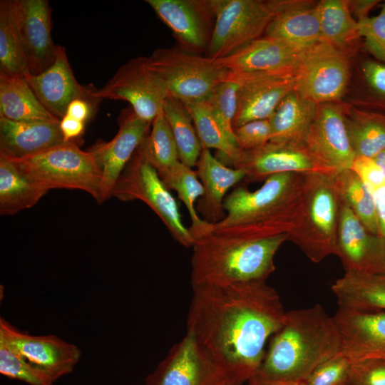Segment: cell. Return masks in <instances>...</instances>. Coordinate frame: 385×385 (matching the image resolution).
<instances>
[{
	"mask_svg": "<svg viewBox=\"0 0 385 385\" xmlns=\"http://www.w3.org/2000/svg\"><path fill=\"white\" fill-rule=\"evenodd\" d=\"M187 334L227 385H242L259 369L267 341L286 312L266 282L192 287Z\"/></svg>",
	"mask_w": 385,
	"mask_h": 385,
	"instance_id": "6da1fadb",
	"label": "cell"
},
{
	"mask_svg": "<svg viewBox=\"0 0 385 385\" xmlns=\"http://www.w3.org/2000/svg\"><path fill=\"white\" fill-rule=\"evenodd\" d=\"M269 342L255 375L301 384L320 364L339 353L342 340L333 317L316 304L286 312L282 326Z\"/></svg>",
	"mask_w": 385,
	"mask_h": 385,
	"instance_id": "7a4b0ae2",
	"label": "cell"
},
{
	"mask_svg": "<svg viewBox=\"0 0 385 385\" xmlns=\"http://www.w3.org/2000/svg\"><path fill=\"white\" fill-rule=\"evenodd\" d=\"M308 174H274L254 191L236 186L225 198V216L212 230L253 237L287 234L300 208Z\"/></svg>",
	"mask_w": 385,
	"mask_h": 385,
	"instance_id": "3957f363",
	"label": "cell"
},
{
	"mask_svg": "<svg viewBox=\"0 0 385 385\" xmlns=\"http://www.w3.org/2000/svg\"><path fill=\"white\" fill-rule=\"evenodd\" d=\"M287 240L286 233L253 237L212 230L192 247V287L266 282L275 270L276 252Z\"/></svg>",
	"mask_w": 385,
	"mask_h": 385,
	"instance_id": "277c9868",
	"label": "cell"
},
{
	"mask_svg": "<svg viewBox=\"0 0 385 385\" xmlns=\"http://www.w3.org/2000/svg\"><path fill=\"white\" fill-rule=\"evenodd\" d=\"M334 175H307L300 208L287 233L288 240L297 245L314 263L336 252L340 199Z\"/></svg>",
	"mask_w": 385,
	"mask_h": 385,
	"instance_id": "5b68a950",
	"label": "cell"
},
{
	"mask_svg": "<svg viewBox=\"0 0 385 385\" xmlns=\"http://www.w3.org/2000/svg\"><path fill=\"white\" fill-rule=\"evenodd\" d=\"M6 158V157H5ZM42 188L81 190L103 202L102 176L93 153L68 142L21 159H10Z\"/></svg>",
	"mask_w": 385,
	"mask_h": 385,
	"instance_id": "8992f818",
	"label": "cell"
},
{
	"mask_svg": "<svg viewBox=\"0 0 385 385\" xmlns=\"http://www.w3.org/2000/svg\"><path fill=\"white\" fill-rule=\"evenodd\" d=\"M147 58L150 69L165 84L168 96L184 103L206 101L229 73L215 60L179 46L158 48Z\"/></svg>",
	"mask_w": 385,
	"mask_h": 385,
	"instance_id": "52a82bcc",
	"label": "cell"
},
{
	"mask_svg": "<svg viewBox=\"0 0 385 385\" xmlns=\"http://www.w3.org/2000/svg\"><path fill=\"white\" fill-rule=\"evenodd\" d=\"M292 0H212L215 21L205 56L227 57L261 38L274 16Z\"/></svg>",
	"mask_w": 385,
	"mask_h": 385,
	"instance_id": "ba28073f",
	"label": "cell"
},
{
	"mask_svg": "<svg viewBox=\"0 0 385 385\" xmlns=\"http://www.w3.org/2000/svg\"><path fill=\"white\" fill-rule=\"evenodd\" d=\"M112 196L122 201L144 202L178 243L186 247L195 245V240L183 222L175 199L147 159L140 145L118 179Z\"/></svg>",
	"mask_w": 385,
	"mask_h": 385,
	"instance_id": "9c48e42d",
	"label": "cell"
},
{
	"mask_svg": "<svg viewBox=\"0 0 385 385\" xmlns=\"http://www.w3.org/2000/svg\"><path fill=\"white\" fill-rule=\"evenodd\" d=\"M349 53V48L319 41L304 51L294 90L317 104L337 102L348 83Z\"/></svg>",
	"mask_w": 385,
	"mask_h": 385,
	"instance_id": "30bf717a",
	"label": "cell"
},
{
	"mask_svg": "<svg viewBox=\"0 0 385 385\" xmlns=\"http://www.w3.org/2000/svg\"><path fill=\"white\" fill-rule=\"evenodd\" d=\"M168 96L165 84L150 69L145 56L128 61L95 93L98 100L127 101L136 115L150 123L163 111Z\"/></svg>",
	"mask_w": 385,
	"mask_h": 385,
	"instance_id": "8fae6325",
	"label": "cell"
},
{
	"mask_svg": "<svg viewBox=\"0 0 385 385\" xmlns=\"http://www.w3.org/2000/svg\"><path fill=\"white\" fill-rule=\"evenodd\" d=\"M314 160L330 174L351 169L356 155L349 138L344 107L337 102L317 104L305 146Z\"/></svg>",
	"mask_w": 385,
	"mask_h": 385,
	"instance_id": "7c38bea8",
	"label": "cell"
},
{
	"mask_svg": "<svg viewBox=\"0 0 385 385\" xmlns=\"http://www.w3.org/2000/svg\"><path fill=\"white\" fill-rule=\"evenodd\" d=\"M31 75H38L55 61L51 38V8L46 0H7Z\"/></svg>",
	"mask_w": 385,
	"mask_h": 385,
	"instance_id": "4fadbf2b",
	"label": "cell"
},
{
	"mask_svg": "<svg viewBox=\"0 0 385 385\" xmlns=\"http://www.w3.org/2000/svg\"><path fill=\"white\" fill-rule=\"evenodd\" d=\"M171 30L178 46L205 55L214 29L212 0H146Z\"/></svg>",
	"mask_w": 385,
	"mask_h": 385,
	"instance_id": "5bb4252c",
	"label": "cell"
},
{
	"mask_svg": "<svg viewBox=\"0 0 385 385\" xmlns=\"http://www.w3.org/2000/svg\"><path fill=\"white\" fill-rule=\"evenodd\" d=\"M0 339L32 364L46 371L56 381L71 373L78 364L81 349L58 337L34 336L0 318Z\"/></svg>",
	"mask_w": 385,
	"mask_h": 385,
	"instance_id": "9a60e30c",
	"label": "cell"
},
{
	"mask_svg": "<svg viewBox=\"0 0 385 385\" xmlns=\"http://www.w3.org/2000/svg\"><path fill=\"white\" fill-rule=\"evenodd\" d=\"M335 255L345 272H385V237L371 233L341 200Z\"/></svg>",
	"mask_w": 385,
	"mask_h": 385,
	"instance_id": "2e32d148",
	"label": "cell"
},
{
	"mask_svg": "<svg viewBox=\"0 0 385 385\" xmlns=\"http://www.w3.org/2000/svg\"><path fill=\"white\" fill-rule=\"evenodd\" d=\"M333 318L342 340L339 354L351 362L385 360V311L339 306Z\"/></svg>",
	"mask_w": 385,
	"mask_h": 385,
	"instance_id": "e0dca14e",
	"label": "cell"
},
{
	"mask_svg": "<svg viewBox=\"0 0 385 385\" xmlns=\"http://www.w3.org/2000/svg\"><path fill=\"white\" fill-rule=\"evenodd\" d=\"M25 79L43 108L59 120L76 99L86 100L94 106L100 101L95 96L96 88L82 86L77 81L66 48L60 45H57L56 59L51 67Z\"/></svg>",
	"mask_w": 385,
	"mask_h": 385,
	"instance_id": "ac0fdd59",
	"label": "cell"
},
{
	"mask_svg": "<svg viewBox=\"0 0 385 385\" xmlns=\"http://www.w3.org/2000/svg\"><path fill=\"white\" fill-rule=\"evenodd\" d=\"M306 50L263 36L231 55L215 61L230 73L296 76Z\"/></svg>",
	"mask_w": 385,
	"mask_h": 385,
	"instance_id": "d6986e66",
	"label": "cell"
},
{
	"mask_svg": "<svg viewBox=\"0 0 385 385\" xmlns=\"http://www.w3.org/2000/svg\"><path fill=\"white\" fill-rule=\"evenodd\" d=\"M151 123L129 108L119 116V129L111 140L99 143L91 149L101 173L104 200L112 197L118 179L150 132Z\"/></svg>",
	"mask_w": 385,
	"mask_h": 385,
	"instance_id": "ffe728a7",
	"label": "cell"
},
{
	"mask_svg": "<svg viewBox=\"0 0 385 385\" xmlns=\"http://www.w3.org/2000/svg\"><path fill=\"white\" fill-rule=\"evenodd\" d=\"M240 84L235 128L247 122L269 119L281 101L294 89L295 76L228 73Z\"/></svg>",
	"mask_w": 385,
	"mask_h": 385,
	"instance_id": "44dd1931",
	"label": "cell"
},
{
	"mask_svg": "<svg viewBox=\"0 0 385 385\" xmlns=\"http://www.w3.org/2000/svg\"><path fill=\"white\" fill-rule=\"evenodd\" d=\"M144 385H227L186 333L174 344Z\"/></svg>",
	"mask_w": 385,
	"mask_h": 385,
	"instance_id": "7402d4cb",
	"label": "cell"
},
{
	"mask_svg": "<svg viewBox=\"0 0 385 385\" xmlns=\"http://www.w3.org/2000/svg\"><path fill=\"white\" fill-rule=\"evenodd\" d=\"M233 168L244 170L248 181L265 180L282 173L330 174L314 160L306 148L270 141L257 149L243 150Z\"/></svg>",
	"mask_w": 385,
	"mask_h": 385,
	"instance_id": "603a6c76",
	"label": "cell"
},
{
	"mask_svg": "<svg viewBox=\"0 0 385 385\" xmlns=\"http://www.w3.org/2000/svg\"><path fill=\"white\" fill-rule=\"evenodd\" d=\"M60 121H14L0 117V155L29 157L64 144Z\"/></svg>",
	"mask_w": 385,
	"mask_h": 385,
	"instance_id": "cb8c5ba5",
	"label": "cell"
},
{
	"mask_svg": "<svg viewBox=\"0 0 385 385\" xmlns=\"http://www.w3.org/2000/svg\"><path fill=\"white\" fill-rule=\"evenodd\" d=\"M196 167L204 188V194L197 202V212L205 221L215 225L225 216L223 203L227 191L245 179V173L242 169L228 167L206 148L202 150Z\"/></svg>",
	"mask_w": 385,
	"mask_h": 385,
	"instance_id": "d4e9b609",
	"label": "cell"
},
{
	"mask_svg": "<svg viewBox=\"0 0 385 385\" xmlns=\"http://www.w3.org/2000/svg\"><path fill=\"white\" fill-rule=\"evenodd\" d=\"M309 2L292 0L274 16L264 36L280 40L301 50H306L320 41L317 4Z\"/></svg>",
	"mask_w": 385,
	"mask_h": 385,
	"instance_id": "484cf974",
	"label": "cell"
},
{
	"mask_svg": "<svg viewBox=\"0 0 385 385\" xmlns=\"http://www.w3.org/2000/svg\"><path fill=\"white\" fill-rule=\"evenodd\" d=\"M317 104L294 89L279 103L269 118L270 142L305 148Z\"/></svg>",
	"mask_w": 385,
	"mask_h": 385,
	"instance_id": "4316f807",
	"label": "cell"
},
{
	"mask_svg": "<svg viewBox=\"0 0 385 385\" xmlns=\"http://www.w3.org/2000/svg\"><path fill=\"white\" fill-rule=\"evenodd\" d=\"M331 289L339 306L362 311H385V272H345Z\"/></svg>",
	"mask_w": 385,
	"mask_h": 385,
	"instance_id": "83f0119b",
	"label": "cell"
},
{
	"mask_svg": "<svg viewBox=\"0 0 385 385\" xmlns=\"http://www.w3.org/2000/svg\"><path fill=\"white\" fill-rule=\"evenodd\" d=\"M10 159L0 155V214L13 215L34 206L48 192Z\"/></svg>",
	"mask_w": 385,
	"mask_h": 385,
	"instance_id": "f1b7e54d",
	"label": "cell"
},
{
	"mask_svg": "<svg viewBox=\"0 0 385 385\" xmlns=\"http://www.w3.org/2000/svg\"><path fill=\"white\" fill-rule=\"evenodd\" d=\"M0 117L14 121H60L43 108L25 78L1 73Z\"/></svg>",
	"mask_w": 385,
	"mask_h": 385,
	"instance_id": "f546056e",
	"label": "cell"
},
{
	"mask_svg": "<svg viewBox=\"0 0 385 385\" xmlns=\"http://www.w3.org/2000/svg\"><path fill=\"white\" fill-rule=\"evenodd\" d=\"M158 175L169 190L177 192L178 198L188 209L191 220L189 230L195 242L211 232L213 225L199 217L195 205L204 194V188L196 170L178 160Z\"/></svg>",
	"mask_w": 385,
	"mask_h": 385,
	"instance_id": "4dcf8cb0",
	"label": "cell"
},
{
	"mask_svg": "<svg viewBox=\"0 0 385 385\" xmlns=\"http://www.w3.org/2000/svg\"><path fill=\"white\" fill-rule=\"evenodd\" d=\"M184 104L192 118L203 148L217 150L220 157L217 158L225 165L231 164L233 168L243 150L228 138L208 103L202 101Z\"/></svg>",
	"mask_w": 385,
	"mask_h": 385,
	"instance_id": "1f68e13d",
	"label": "cell"
},
{
	"mask_svg": "<svg viewBox=\"0 0 385 385\" xmlns=\"http://www.w3.org/2000/svg\"><path fill=\"white\" fill-rule=\"evenodd\" d=\"M163 113L174 137L179 160L189 167L196 166L203 147L185 105L178 99L168 96Z\"/></svg>",
	"mask_w": 385,
	"mask_h": 385,
	"instance_id": "d6a6232c",
	"label": "cell"
},
{
	"mask_svg": "<svg viewBox=\"0 0 385 385\" xmlns=\"http://www.w3.org/2000/svg\"><path fill=\"white\" fill-rule=\"evenodd\" d=\"M321 40L335 46L349 48L359 38L357 21H355L346 0H322L317 4Z\"/></svg>",
	"mask_w": 385,
	"mask_h": 385,
	"instance_id": "836d02e7",
	"label": "cell"
},
{
	"mask_svg": "<svg viewBox=\"0 0 385 385\" xmlns=\"http://www.w3.org/2000/svg\"><path fill=\"white\" fill-rule=\"evenodd\" d=\"M345 123L356 156L374 158L385 148V116L365 112H345Z\"/></svg>",
	"mask_w": 385,
	"mask_h": 385,
	"instance_id": "e575fe53",
	"label": "cell"
},
{
	"mask_svg": "<svg viewBox=\"0 0 385 385\" xmlns=\"http://www.w3.org/2000/svg\"><path fill=\"white\" fill-rule=\"evenodd\" d=\"M340 200L346 205L372 234L379 235L374 200L359 176L347 169L334 175Z\"/></svg>",
	"mask_w": 385,
	"mask_h": 385,
	"instance_id": "d590c367",
	"label": "cell"
},
{
	"mask_svg": "<svg viewBox=\"0 0 385 385\" xmlns=\"http://www.w3.org/2000/svg\"><path fill=\"white\" fill-rule=\"evenodd\" d=\"M0 73L24 78L31 75L7 0L0 1Z\"/></svg>",
	"mask_w": 385,
	"mask_h": 385,
	"instance_id": "8d00e7d4",
	"label": "cell"
},
{
	"mask_svg": "<svg viewBox=\"0 0 385 385\" xmlns=\"http://www.w3.org/2000/svg\"><path fill=\"white\" fill-rule=\"evenodd\" d=\"M140 146L158 173L179 160L176 143L163 111L152 121L150 132Z\"/></svg>",
	"mask_w": 385,
	"mask_h": 385,
	"instance_id": "74e56055",
	"label": "cell"
},
{
	"mask_svg": "<svg viewBox=\"0 0 385 385\" xmlns=\"http://www.w3.org/2000/svg\"><path fill=\"white\" fill-rule=\"evenodd\" d=\"M239 89L238 82L227 77L206 101L228 138L238 146L233 123L238 108Z\"/></svg>",
	"mask_w": 385,
	"mask_h": 385,
	"instance_id": "f35d334b",
	"label": "cell"
},
{
	"mask_svg": "<svg viewBox=\"0 0 385 385\" xmlns=\"http://www.w3.org/2000/svg\"><path fill=\"white\" fill-rule=\"evenodd\" d=\"M0 373L29 385H53L55 382L46 371L30 362L1 339Z\"/></svg>",
	"mask_w": 385,
	"mask_h": 385,
	"instance_id": "ab89813d",
	"label": "cell"
},
{
	"mask_svg": "<svg viewBox=\"0 0 385 385\" xmlns=\"http://www.w3.org/2000/svg\"><path fill=\"white\" fill-rule=\"evenodd\" d=\"M351 363L338 354L317 367L304 383L306 385H346Z\"/></svg>",
	"mask_w": 385,
	"mask_h": 385,
	"instance_id": "60d3db41",
	"label": "cell"
},
{
	"mask_svg": "<svg viewBox=\"0 0 385 385\" xmlns=\"http://www.w3.org/2000/svg\"><path fill=\"white\" fill-rule=\"evenodd\" d=\"M360 37L364 38L366 49L385 65V6L380 13L357 21Z\"/></svg>",
	"mask_w": 385,
	"mask_h": 385,
	"instance_id": "b9f144b4",
	"label": "cell"
},
{
	"mask_svg": "<svg viewBox=\"0 0 385 385\" xmlns=\"http://www.w3.org/2000/svg\"><path fill=\"white\" fill-rule=\"evenodd\" d=\"M346 385H385V360L352 361Z\"/></svg>",
	"mask_w": 385,
	"mask_h": 385,
	"instance_id": "7bdbcfd3",
	"label": "cell"
},
{
	"mask_svg": "<svg viewBox=\"0 0 385 385\" xmlns=\"http://www.w3.org/2000/svg\"><path fill=\"white\" fill-rule=\"evenodd\" d=\"M240 148L245 151L260 148L271 139V127L269 119L247 122L234 128Z\"/></svg>",
	"mask_w": 385,
	"mask_h": 385,
	"instance_id": "ee69618b",
	"label": "cell"
},
{
	"mask_svg": "<svg viewBox=\"0 0 385 385\" xmlns=\"http://www.w3.org/2000/svg\"><path fill=\"white\" fill-rule=\"evenodd\" d=\"M351 169L359 176L370 192L385 184V175L374 158L356 156Z\"/></svg>",
	"mask_w": 385,
	"mask_h": 385,
	"instance_id": "f6af8a7d",
	"label": "cell"
},
{
	"mask_svg": "<svg viewBox=\"0 0 385 385\" xmlns=\"http://www.w3.org/2000/svg\"><path fill=\"white\" fill-rule=\"evenodd\" d=\"M362 72L371 90L385 97V65L379 61H367L363 65Z\"/></svg>",
	"mask_w": 385,
	"mask_h": 385,
	"instance_id": "bcb514c9",
	"label": "cell"
},
{
	"mask_svg": "<svg viewBox=\"0 0 385 385\" xmlns=\"http://www.w3.org/2000/svg\"><path fill=\"white\" fill-rule=\"evenodd\" d=\"M83 121L65 115L60 120L59 125L66 142H73V140L81 135L85 128Z\"/></svg>",
	"mask_w": 385,
	"mask_h": 385,
	"instance_id": "7dc6e473",
	"label": "cell"
},
{
	"mask_svg": "<svg viewBox=\"0 0 385 385\" xmlns=\"http://www.w3.org/2000/svg\"><path fill=\"white\" fill-rule=\"evenodd\" d=\"M94 105L83 99H76L68 106L66 115L86 123L93 112Z\"/></svg>",
	"mask_w": 385,
	"mask_h": 385,
	"instance_id": "c3c4849f",
	"label": "cell"
},
{
	"mask_svg": "<svg viewBox=\"0 0 385 385\" xmlns=\"http://www.w3.org/2000/svg\"><path fill=\"white\" fill-rule=\"evenodd\" d=\"M371 192L374 200L379 235L385 237V184Z\"/></svg>",
	"mask_w": 385,
	"mask_h": 385,
	"instance_id": "681fc988",
	"label": "cell"
},
{
	"mask_svg": "<svg viewBox=\"0 0 385 385\" xmlns=\"http://www.w3.org/2000/svg\"><path fill=\"white\" fill-rule=\"evenodd\" d=\"M348 2L351 14H354L357 18L356 21H359L369 17V11L379 1L359 0Z\"/></svg>",
	"mask_w": 385,
	"mask_h": 385,
	"instance_id": "f907efd6",
	"label": "cell"
},
{
	"mask_svg": "<svg viewBox=\"0 0 385 385\" xmlns=\"http://www.w3.org/2000/svg\"><path fill=\"white\" fill-rule=\"evenodd\" d=\"M248 385H299V384L288 383L269 380L261 378L257 375H254L249 379Z\"/></svg>",
	"mask_w": 385,
	"mask_h": 385,
	"instance_id": "816d5d0a",
	"label": "cell"
},
{
	"mask_svg": "<svg viewBox=\"0 0 385 385\" xmlns=\"http://www.w3.org/2000/svg\"><path fill=\"white\" fill-rule=\"evenodd\" d=\"M374 159L385 175V148L379 152Z\"/></svg>",
	"mask_w": 385,
	"mask_h": 385,
	"instance_id": "f5cc1de1",
	"label": "cell"
},
{
	"mask_svg": "<svg viewBox=\"0 0 385 385\" xmlns=\"http://www.w3.org/2000/svg\"><path fill=\"white\" fill-rule=\"evenodd\" d=\"M299 385H306V384L303 382V383L299 384Z\"/></svg>",
	"mask_w": 385,
	"mask_h": 385,
	"instance_id": "db71d44e",
	"label": "cell"
},
{
	"mask_svg": "<svg viewBox=\"0 0 385 385\" xmlns=\"http://www.w3.org/2000/svg\"><path fill=\"white\" fill-rule=\"evenodd\" d=\"M384 6H385V3L383 4Z\"/></svg>",
	"mask_w": 385,
	"mask_h": 385,
	"instance_id": "11a10c76",
	"label": "cell"
}]
</instances>
